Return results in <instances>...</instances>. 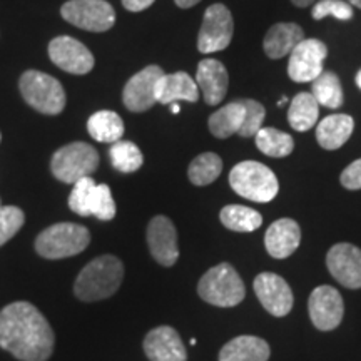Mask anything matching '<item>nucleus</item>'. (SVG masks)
Listing matches in <instances>:
<instances>
[{
    "instance_id": "nucleus-3",
    "label": "nucleus",
    "mask_w": 361,
    "mask_h": 361,
    "mask_svg": "<svg viewBox=\"0 0 361 361\" xmlns=\"http://www.w3.org/2000/svg\"><path fill=\"white\" fill-rule=\"evenodd\" d=\"M229 184L234 192L255 202L273 201L279 191L276 174L258 161H243L234 166Z\"/></svg>"
},
{
    "instance_id": "nucleus-43",
    "label": "nucleus",
    "mask_w": 361,
    "mask_h": 361,
    "mask_svg": "<svg viewBox=\"0 0 361 361\" xmlns=\"http://www.w3.org/2000/svg\"><path fill=\"white\" fill-rule=\"evenodd\" d=\"M356 85L361 89V71H358V74H356Z\"/></svg>"
},
{
    "instance_id": "nucleus-29",
    "label": "nucleus",
    "mask_w": 361,
    "mask_h": 361,
    "mask_svg": "<svg viewBox=\"0 0 361 361\" xmlns=\"http://www.w3.org/2000/svg\"><path fill=\"white\" fill-rule=\"evenodd\" d=\"M255 139L259 151L269 157H286L295 149L291 135L274 128H261Z\"/></svg>"
},
{
    "instance_id": "nucleus-31",
    "label": "nucleus",
    "mask_w": 361,
    "mask_h": 361,
    "mask_svg": "<svg viewBox=\"0 0 361 361\" xmlns=\"http://www.w3.org/2000/svg\"><path fill=\"white\" fill-rule=\"evenodd\" d=\"M109 156L114 169L124 174L135 173L137 169H141L144 162L141 149L135 146L134 142L123 141V139L112 144L109 149Z\"/></svg>"
},
{
    "instance_id": "nucleus-25",
    "label": "nucleus",
    "mask_w": 361,
    "mask_h": 361,
    "mask_svg": "<svg viewBox=\"0 0 361 361\" xmlns=\"http://www.w3.org/2000/svg\"><path fill=\"white\" fill-rule=\"evenodd\" d=\"M245 106L243 101L229 102L209 116V130L214 137L228 139L233 134H238L245 121Z\"/></svg>"
},
{
    "instance_id": "nucleus-11",
    "label": "nucleus",
    "mask_w": 361,
    "mask_h": 361,
    "mask_svg": "<svg viewBox=\"0 0 361 361\" xmlns=\"http://www.w3.org/2000/svg\"><path fill=\"white\" fill-rule=\"evenodd\" d=\"M49 57L59 69L84 75L94 69V56L82 42L69 35H61L49 44Z\"/></svg>"
},
{
    "instance_id": "nucleus-12",
    "label": "nucleus",
    "mask_w": 361,
    "mask_h": 361,
    "mask_svg": "<svg viewBox=\"0 0 361 361\" xmlns=\"http://www.w3.org/2000/svg\"><path fill=\"white\" fill-rule=\"evenodd\" d=\"M308 311L311 322L319 331H331L340 326L343 313H345V303H343L340 291L328 284H323L311 293Z\"/></svg>"
},
{
    "instance_id": "nucleus-32",
    "label": "nucleus",
    "mask_w": 361,
    "mask_h": 361,
    "mask_svg": "<svg viewBox=\"0 0 361 361\" xmlns=\"http://www.w3.org/2000/svg\"><path fill=\"white\" fill-rule=\"evenodd\" d=\"M96 180L92 179V176L79 179L74 184L69 196V207L79 216H92V201H94V192H96Z\"/></svg>"
},
{
    "instance_id": "nucleus-9",
    "label": "nucleus",
    "mask_w": 361,
    "mask_h": 361,
    "mask_svg": "<svg viewBox=\"0 0 361 361\" xmlns=\"http://www.w3.org/2000/svg\"><path fill=\"white\" fill-rule=\"evenodd\" d=\"M234 32V20L229 8L223 4H213L206 8L204 19L197 35V49L202 54L228 49Z\"/></svg>"
},
{
    "instance_id": "nucleus-42",
    "label": "nucleus",
    "mask_w": 361,
    "mask_h": 361,
    "mask_svg": "<svg viewBox=\"0 0 361 361\" xmlns=\"http://www.w3.org/2000/svg\"><path fill=\"white\" fill-rule=\"evenodd\" d=\"M171 111H173V112H174V114H179V111H180V109H179V106H178V104H176V102H174V104H173V106H171Z\"/></svg>"
},
{
    "instance_id": "nucleus-8",
    "label": "nucleus",
    "mask_w": 361,
    "mask_h": 361,
    "mask_svg": "<svg viewBox=\"0 0 361 361\" xmlns=\"http://www.w3.org/2000/svg\"><path fill=\"white\" fill-rule=\"evenodd\" d=\"M69 24L89 32H106L116 22V11L106 0H69L61 8Z\"/></svg>"
},
{
    "instance_id": "nucleus-26",
    "label": "nucleus",
    "mask_w": 361,
    "mask_h": 361,
    "mask_svg": "<svg viewBox=\"0 0 361 361\" xmlns=\"http://www.w3.org/2000/svg\"><path fill=\"white\" fill-rule=\"evenodd\" d=\"M87 130L96 141L114 144L123 139L124 123L114 111H97L89 117Z\"/></svg>"
},
{
    "instance_id": "nucleus-45",
    "label": "nucleus",
    "mask_w": 361,
    "mask_h": 361,
    "mask_svg": "<svg viewBox=\"0 0 361 361\" xmlns=\"http://www.w3.org/2000/svg\"><path fill=\"white\" fill-rule=\"evenodd\" d=\"M0 206H2V202H0Z\"/></svg>"
},
{
    "instance_id": "nucleus-18",
    "label": "nucleus",
    "mask_w": 361,
    "mask_h": 361,
    "mask_svg": "<svg viewBox=\"0 0 361 361\" xmlns=\"http://www.w3.org/2000/svg\"><path fill=\"white\" fill-rule=\"evenodd\" d=\"M196 84L202 92V97L207 106H218L223 102L228 92L229 75L223 62L216 59H204L197 64L196 71Z\"/></svg>"
},
{
    "instance_id": "nucleus-2",
    "label": "nucleus",
    "mask_w": 361,
    "mask_h": 361,
    "mask_svg": "<svg viewBox=\"0 0 361 361\" xmlns=\"http://www.w3.org/2000/svg\"><path fill=\"white\" fill-rule=\"evenodd\" d=\"M124 278L123 261L112 255H102L92 259L80 271L74 284V293L80 301L107 300L119 290Z\"/></svg>"
},
{
    "instance_id": "nucleus-13",
    "label": "nucleus",
    "mask_w": 361,
    "mask_h": 361,
    "mask_svg": "<svg viewBox=\"0 0 361 361\" xmlns=\"http://www.w3.org/2000/svg\"><path fill=\"white\" fill-rule=\"evenodd\" d=\"M326 266L331 276L350 290L361 288V250L350 243H338L328 251Z\"/></svg>"
},
{
    "instance_id": "nucleus-44",
    "label": "nucleus",
    "mask_w": 361,
    "mask_h": 361,
    "mask_svg": "<svg viewBox=\"0 0 361 361\" xmlns=\"http://www.w3.org/2000/svg\"><path fill=\"white\" fill-rule=\"evenodd\" d=\"M0 141H2V134H0Z\"/></svg>"
},
{
    "instance_id": "nucleus-35",
    "label": "nucleus",
    "mask_w": 361,
    "mask_h": 361,
    "mask_svg": "<svg viewBox=\"0 0 361 361\" xmlns=\"http://www.w3.org/2000/svg\"><path fill=\"white\" fill-rule=\"evenodd\" d=\"M311 16L314 20H322L328 16L335 17L338 20H350L353 17V7L343 0H319L313 6Z\"/></svg>"
},
{
    "instance_id": "nucleus-19",
    "label": "nucleus",
    "mask_w": 361,
    "mask_h": 361,
    "mask_svg": "<svg viewBox=\"0 0 361 361\" xmlns=\"http://www.w3.org/2000/svg\"><path fill=\"white\" fill-rule=\"evenodd\" d=\"M301 241L300 224L295 219L281 218L274 221L264 234V246L268 255L276 259H284L298 250Z\"/></svg>"
},
{
    "instance_id": "nucleus-34",
    "label": "nucleus",
    "mask_w": 361,
    "mask_h": 361,
    "mask_svg": "<svg viewBox=\"0 0 361 361\" xmlns=\"http://www.w3.org/2000/svg\"><path fill=\"white\" fill-rule=\"evenodd\" d=\"M243 106H245V121H243L239 135L241 137H255L263 128V121L266 117L264 106L255 99H243Z\"/></svg>"
},
{
    "instance_id": "nucleus-15",
    "label": "nucleus",
    "mask_w": 361,
    "mask_h": 361,
    "mask_svg": "<svg viewBox=\"0 0 361 361\" xmlns=\"http://www.w3.org/2000/svg\"><path fill=\"white\" fill-rule=\"evenodd\" d=\"M147 246L157 263L171 268L179 258L178 231L173 221L166 216H154L147 226Z\"/></svg>"
},
{
    "instance_id": "nucleus-20",
    "label": "nucleus",
    "mask_w": 361,
    "mask_h": 361,
    "mask_svg": "<svg viewBox=\"0 0 361 361\" xmlns=\"http://www.w3.org/2000/svg\"><path fill=\"white\" fill-rule=\"evenodd\" d=\"M156 99L161 104H174L178 101L196 102L200 99V87L186 72L164 74L157 82Z\"/></svg>"
},
{
    "instance_id": "nucleus-30",
    "label": "nucleus",
    "mask_w": 361,
    "mask_h": 361,
    "mask_svg": "<svg viewBox=\"0 0 361 361\" xmlns=\"http://www.w3.org/2000/svg\"><path fill=\"white\" fill-rule=\"evenodd\" d=\"M221 173H223V159L214 152H204L194 157L188 169L189 180L194 186H207L214 183Z\"/></svg>"
},
{
    "instance_id": "nucleus-6",
    "label": "nucleus",
    "mask_w": 361,
    "mask_h": 361,
    "mask_svg": "<svg viewBox=\"0 0 361 361\" xmlns=\"http://www.w3.org/2000/svg\"><path fill=\"white\" fill-rule=\"evenodd\" d=\"M19 87L25 102L40 114L57 116L66 107V90L56 78L40 71H27L20 75Z\"/></svg>"
},
{
    "instance_id": "nucleus-17",
    "label": "nucleus",
    "mask_w": 361,
    "mask_h": 361,
    "mask_svg": "<svg viewBox=\"0 0 361 361\" xmlns=\"http://www.w3.org/2000/svg\"><path fill=\"white\" fill-rule=\"evenodd\" d=\"M149 361H188V351L179 333L171 326H157L144 338Z\"/></svg>"
},
{
    "instance_id": "nucleus-22",
    "label": "nucleus",
    "mask_w": 361,
    "mask_h": 361,
    "mask_svg": "<svg viewBox=\"0 0 361 361\" xmlns=\"http://www.w3.org/2000/svg\"><path fill=\"white\" fill-rule=\"evenodd\" d=\"M355 129L353 117L348 114H331L322 119L316 126V141L326 151L340 149L348 142Z\"/></svg>"
},
{
    "instance_id": "nucleus-40",
    "label": "nucleus",
    "mask_w": 361,
    "mask_h": 361,
    "mask_svg": "<svg viewBox=\"0 0 361 361\" xmlns=\"http://www.w3.org/2000/svg\"><path fill=\"white\" fill-rule=\"evenodd\" d=\"M293 4H295L296 7H301V8H305V7H308V6H313L314 4V0H291Z\"/></svg>"
},
{
    "instance_id": "nucleus-14",
    "label": "nucleus",
    "mask_w": 361,
    "mask_h": 361,
    "mask_svg": "<svg viewBox=\"0 0 361 361\" xmlns=\"http://www.w3.org/2000/svg\"><path fill=\"white\" fill-rule=\"evenodd\" d=\"M164 71L159 66H147L146 69L133 75L126 84L123 92L124 106L130 112L149 111L157 102L156 87Z\"/></svg>"
},
{
    "instance_id": "nucleus-16",
    "label": "nucleus",
    "mask_w": 361,
    "mask_h": 361,
    "mask_svg": "<svg viewBox=\"0 0 361 361\" xmlns=\"http://www.w3.org/2000/svg\"><path fill=\"white\" fill-rule=\"evenodd\" d=\"M252 286H255L259 303L269 314L281 318L290 313L295 298H293L290 284L281 276L274 273H261L256 276Z\"/></svg>"
},
{
    "instance_id": "nucleus-41",
    "label": "nucleus",
    "mask_w": 361,
    "mask_h": 361,
    "mask_svg": "<svg viewBox=\"0 0 361 361\" xmlns=\"http://www.w3.org/2000/svg\"><path fill=\"white\" fill-rule=\"evenodd\" d=\"M346 2H348L350 6H355V7L361 8V0H346Z\"/></svg>"
},
{
    "instance_id": "nucleus-28",
    "label": "nucleus",
    "mask_w": 361,
    "mask_h": 361,
    "mask_svg": "<svg viewBox=\"0 0 361 361\" xmlns=\"http://www.w3.org/2000/svg\"><path fill=\"white\" fill-rule=\"evenodd\" d=\"M311 94H313L319 106L328 107V109H338L345 101L340 79H338L336 74L328 71H323L322 75H318L311 82Z\"/></svg>"
},
{
    "instance_id": "nucleus-1",
    "label": "nucleus",
    "mask_w": 361,
    "mask_h": 361,
    "mask_svg": "<svg viewBox=\"0 0 361 361\" xmlns=\"http://www.w3.org/2000/svg\"><path fill=\"white\" fill-rule=\"evenodd\" d=\"M52 326L27 301L7 305L0 311V348L20 361H47L54 353Z\"/></svg>"
},
{
    "instance_id": "nucleus-10",
    "label": "nucleus",
    "mask_w": 361,
    "mask_h": 361,
    "mask_svg": "<svg viewBox=\"0 0 361 361\" xmlns=\"http://www.w3.org/2000/svg\"><path fill=\"white\" fill-rule=\"evenodd\" d=\"M328 49L318 39H303L293 49L288 62V75L293 82H313L322 75L323 62L326 59Z\"/></svg>"
},
{
    "instance_id": "nucleus-24",
    "label": "nucleus",
    "mask_w": 361,
    "mask_h": 361,
    "mask_svg": "<svg viewBox=\"0 0 361 361\" xmlns=\"http://www.w3.org/2000/svg\"><path fill=\"white\" fill-rule=\"evenodd\" d=\"M319 104L311 92H300L295 96L288 109V123L298 133H306L318 124Z\"/></svg>"
},
{
    "instance_id": "nucleus-36",
    "label": "nucleus",
    "mask_w": 361,
    "mask_h": 361,
    "mask_svg": "<svg viewBox=\"0 0 361 361\" xmlns=\"http://www.w3.org/2000/svg\"><path fill=\"white\" fill-rule=\"evenodd\" d=\"M92 216L101 221H111L116 216V202L107 184H97L92 201Z\"/></svg>"
},
{
    "instance_id": "nucleus-33",
    "label": "nucleus",
    "mask_w": 361,
    "mask_h": 361,
    "mask_svg": "<svg viewBox=\"0 0 361 361\" xmlns=\"http://www.w3.org/2000/svg\"><path fill=\"white\" fill-rule=\"evenodd\" d=\"M25 223V214L17 206H0V246L20 231Z\"/></svg>"
},
{
    "instance_id": "nucleus-7",
    "label": "nucleus",
    "mask_w": 361,
    "mask_h": 361,
    "mask_svg": "<svg viewBox=\"0 0 361 361\" xmlns=\"http://www.w3.org/2000/svg\"><path fill=\"white\" fill-rule=\"evenodd\" d=\"M99 154L87 142H71L54 152L51 171L56 179L66 184H75L97 169Z\"/></svg>"
},
{
    "instance_id": "nucleus-39",
    "label": "nucleus",
    "mask_w": 361,
    "mask_h": 361,
    "mask_svg": "<svg viewBox=\"0 0 361 361\" xmlns=\"http://www.w3.org/2000/svg\"><path fill=\"white\" fill-rule=\"evenodd\" d=\"M176 6L180 7V8H189V7H194L196 4H200L201 0H174Z\"/></svg>"
},
{
    "instance_id": "nucleus-21",
    "label": "nucleus",
    "mask_w": 361,
    "mask_h": 361,
    "mask_svg": "<svg viewBox=\"0 0 361 361\" xmlns=\"http://www.w3.org/2000/svg\"><path fill=\"white\" fill-rule=\"evenodd\" d=\"M305 39V32L293 22H279L266 32L263 40L264 54L269 59H283L290 56L293 49Z\"/></svg>"
},
{
    "instance_id": "nucleus-23",
    "label": "nucleus",
    "mask_w": 361,
    "mask_h": 361,
    "mask_svg": "<svg viewBox=\"0 0 361 361\" xmlns=\"http://www.w3.org/2000/svg\"><path fill=\"white\" fill-rule=\"evenodd\" d=\"M269 345L263 338L243 335L233 338L219 351V361H268Z\"/></svg>"
},
{
    "instance_id": "nucleus-38",
    "label": "nucleus",
    "mask_w": 361,
    "mask_h": 361,
    "mask_svg": "<svg viewBox=\"0 0 361 361\" xmlns=\"http://www.w3.org/2000/svg\"><path fill=\"white\" fill-rule=\"evenodd\" d=\"M156 0H123V6L129 12H142L147 7H151Z\"/></svg>"
},
{
    "instance_id": "nucleus-5",
    "label": "nucleus",
    "mask_w": 361,
    "mask_h": 361,
    "mask_svg": "<svg viewBox=\"0 0 361 361\" xmlns=\"http://www.w3.org/2000/svg\"><path fill=\"white\" fill-rule=\"evenodd\" d=\"M197 295L206 303L219 308H233L246 296L245 283L231 264L221 263L209 271L197 283Z\"/></svg>"
},
{
    "instance_id": "nucleus-27",
    "label": "nucleus",
    "mask_w": 361,
    "mask_h": 361,
    "mask_svg": "<svg viewBox=\"0 0 361 361\" xmlns=\"http://www.w3.org/2000/svg\"><path fill=\"white\" fill-rule=\"evenodd\" d=\"M219 219L224 228L236 233H252L263 224V216L258 211L241 204H229L223 207Z\"/></svg>"
},
{
    "instance_id": "nucleus-37",
    "label": "nucleus",
    "mask_w": 361,
    "mask_h": 361,
    "mask_svg": "<svg viewBox=\"0 0 361 361\" xmlns=\"http://www.w3.org/2000/svg\"><path fill=\"white\" fill-rule=\"evenodd\" d=\"M341 184L343 188L350 191H358L361 189V159H356L341 173Z\"/></svg>"
},
{
    "instance_id": "nucleus-4",
    "label": "nucleus",
    "mask_w": 361,
    "mask_h": 361,
    "mask_svg": "<svg viewBox=\"0 0 361 361\" xmlns=\"http://www.w3.org/2000/svg\"><path fill=\"white\" fill-rule=\"evenodd\" d=\"M90 243L85 226L57 223L45 228L35 239V251L45 259H64L82 252Z\"/></svg>"
}]
</instances>
